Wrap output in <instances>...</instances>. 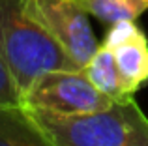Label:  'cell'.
Here are the masks:
<instances>
[{
  "label": "cell",
  "instance_id": "cell-1",
  "mask_svg": "<svg viewBox=\"0 0 148 146\" xmlns=\"http://www.w3.org/2000/svg\"><path fill=\"white\" fill-rule=\"evenodd\" d=\"M26 111L58 146H148V118L133 98L81 114Z\"/></svg>",
  "mask_w": 148,
  "mask_h": 146
},
{
  "label": "cell",
  "instance_id": "cell-2",
  "mask_svg": "<svg viewBox=\"0 0 148 146\" xmlns=\"http://www.w3.org/2000/svg\"><path fill=\"white\" fill-rule=\"evenodd\" d=\"M0 55L23 96L47 71L83 70L43 26L26 15L23 0H0Z\"/></svg>",
  "mask_w": 148,
  "mask_h": 146
},
{
  "label": "cell",
  "instance_id": "cell-3",
  "mask_svg": "<svg viewBox=\"0 0 148 146\" xmlns=\"http://www.w3.org/2000/svg\"><path fill=\"white\" fill-rule=\"evenodd\" d=\"M111 98L94 86L84 70H54L34 81L23 96L25 109L47 111L54 114H81L105 109Z\"/></svg>",
  "mask_w": 148,
  "mask_h": 146
},
{
  "label": "cell",
  "instance_id": "cell-4",
  "mask_svg": "<svg viewBox=\"0 0 148 146\" xmlns=\"http://www.w3.org/2000/svg\"><path fill=\"white\" fill-rule=\"evenodd\" d=\"M23 8L66 49L79 68L86 66L99 49L88 13L77 0H23Z\"/></svg>",
  "mask_w": 148,
  "mask_h": 146
},
{
  "label": "cell",
  "instance_id": "cell-5",
  "mask_svg": "<svg viewBox=\"0 0 148 146\" xmlns=\"http://www.w3.org/2000/svg\"><path fill=\"white\" fill-rule=\"evenodd\" d=\"M0 146H58L25 107H0Z\"/></svg>",
  "mask_w": 148,
  "mask_h": 146
},
{
  "label": "cell",
  "instance_id": "cell-6",
  "mask_svg": "<svg viewBox=\"0 0 148 146\" xmlns=\"http://www.w3.org/2000/svg\"><path fill=\"white\" fill-rule=\"evenodd\" d=\"M122 83L131 96L148 83V40L145 32L112 49Z\"/></svg>",
  "mask_w": 148,
  "mask_h": 146
},
{
  "label": "cell",
  "instance_id": "cell-7",
  "mask_svg": "<svg viewBox=\"0 0 148 146\" xmlns=\"http://www.w3.org/2000/svg\"><path fill=\"white\" fill-rule=\"evenodd\" d=\"M83 70L88 75V79L94 83V86L99 92H103L107 98H111L112 101H122V99L133 98L124 86L122 77H120L116 62H114V53L111 49L99 45L96 55L92 56L90 62Z\"/></svg>",
  "mask_w": 148,
  "mask_h": 146
},
{
  "label": "cell",
  "instance_id": "cell-8",
  "mask_svg": "<svg viewBox=\"0 0 148 146\" xmlns=\"http://www.w3.org/2000/svg\"><path fill=\"white\" fill-rule=\"evenodd\" d=\"M88 15H94L103 25L118 21H137L148 10V0H77Z\"/></svg>",
  "mask_w": 148,
  "mask_h": 146
},
{
  "label": "cell",
  "instance_id": "cell-9",
  "mask_svg": "<svg viewBox=\"0 0 148 146\" xmlns=\"http://www.w3.org/2000/svg\"><path fill=\"white\" fill-rule=\"evenodd\" d=\"M0 107H23V92L0 55Z\"/></svg>",
  "mask_w": 148,
  "mask_h": 146
},
{
  "label": "cell",
  "instance_id": "cell-10",
  "mask_svg": "<svg viewBox=\"0 0 148 146\" xmlns=\"http://www.w3.org/2000/svg\"><path fill=\"white\" fill-rule=\"evenodd\" d=\"M143 30L135 25V21H118V23H114V25H111V28H109V32H107V36H105V40H103L101 45L112 51V49L120 47L122 43L130 41L131 38H135Z\"/></svg>",
  "mask_w": 148,
  "mask_h": 146
}]
</instances>
